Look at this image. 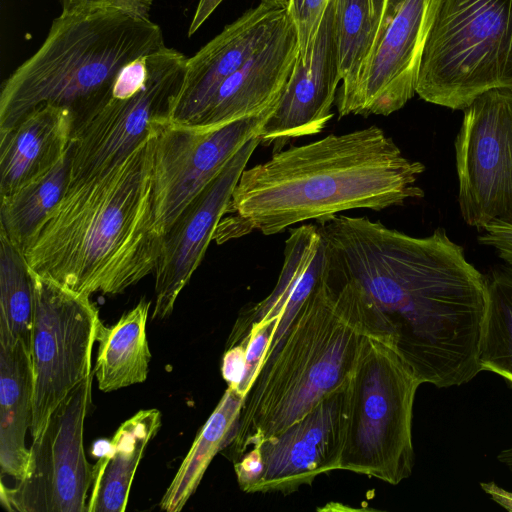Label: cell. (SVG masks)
<instances>
[{
	"mask_svg": "<svg viewBox=\"0 0 512 512\" xmlns=\"http://www.w3.org/2000/svg\"><path fill=\"white\" fill-rule=\"evenodd\" d=\"M420 385L391 336L368 337L346 385L340 470L391 485L411 475L413 405Z\"/></svg>",
	"mask_w": 512,
	"mask_h": 512,
	"instance_id": "8992f818",
	"label": "cell"
},
{
	"mask_svg": "<svg viewBox=\"0 0 512 512\" xmlns=\"http://www.w3.org/2000/svg\"><path fill=\"white\" fill-rule=\"evenodd\" d=\"M33 278L31 355L35 381L30 433L36 440L52 412L91 374L92 350L101 320L89 296L34 272Z\"/></svg>",
	"mask_w": 512,
	"mask_h": 512,
	"instance_id": "9c48e42d",
	"label": "cell"
},
{
	"mask_svg": "<svg viewBox=\"0 0 512 512\" xmlns=\"http://www.w3.org/2000/svg\"><path fill=\"white\" fill-rule=\"evenodd\" d=\"M298 55L296 30L288 17L267 43L220 85L192 127L210 130L271 112Z\"/></svg>",
	"mask_w": 512,
	"mask_h": 512,
	"instance_id": "ac0fdd59",
	"label": "cell"
},
{
	"mask_svg": "<svg viewBox=\"0 0 512 512\" xmlns=\"http://www.w3.org/2000/svg\"><path fill=\"white\" fill-rule=\"evenodd\" d=\"M34 313L33 272L23 251L0 229V345L21 342L31 352Z\"/></svg>",
	"mask_w": 512,
	"mask_h": 512,
	"instance_id": "484cf974",
	"label": "cell"
},
{
	"mask_svg": "<svg viewBox=\"0 0 512 512\" xmlns=\"http://www.w3.org/2000/svg\"><path fill=\"white\" fill-rule=\"evenodd\" d=\"M345 404L346 386L256 447L264 468L254 493L290 494L319 475L340 470Z\"/></svg>",
	"mask_w": 512,
	"mask_h": 512,
	"instance_id": "9a60e30c",
	"label": "cell"
},
{
	"mask_svg": "<svg viewBox=\"0 0 512 512\" xmlns=\"http://www.w3.org/2000/svg\"><path fill=\"white\" fill-rule=\"evenodd\" d=\"M438 0H383L378 30L352 95L337 105L340 117L388 116L415 94L425 41Z\"/></svg>",
	"mask_w": 512,
	"mask_h": 512,
	"instance_id": "4fadbf2b",
	"label": "cell"
},
{
	"mask_svg": "<svg viewBox=\"0 0 512 512\" xmlns=\"http://www.w3.org/2000/svg\"><path fill=\"white\" fill-rule=\"evenodd\" d=\"M481 371L512 385V266H496L486 276V308L479 344Z\"/></svg>",
	"mask_w": 512,
	"mask_h": 512,
	"instance_id": "83f0119b",
	"label": "cell"
},
{
	"mask_svg": "<svg viewBox=\"0 0 512 512\" xmlns=\"http://www.w3.org/2000/svg\"><path fill=\"white\" fill-rule=\"evenodd\" d=\"M150 305V301L142 298L115 324L100 323L94 374L101 391H116L147 379L151 360L146 334Z\"/></svg>",
	"mask_w": 512,
	"mask_h": 512,
	"instance_id": "603a6c76",
	"label": "cell"
},
{
	"mask_svg": "<svg viewBox=\"0 0 512 512\" xmlns=\"http://www.w3.org/2000/svg\"><path fill=\"white\" fill-rule=\"evenodd\" d=\"M383 0H335V36L342 86L337 105L354 92L378 30Z\"/></svg>",
	"mask_w": 512,
	"mask_h": 512,
	"instance_id": "4316f807",
	"label": "cell"
},
{
	"mask_svg": "<svg viewBox=\"0 0 512 512\" xmlns=\"http://www.w3.org/2000/svg\"><path fill=\"white\" fill-rule=\"evenodd\" d=\"M187 57L174 48L153 53L149 77L137 91L108 96L74 120L69 143L70 183L91 177L126 158L168 120L186 71Z\"/></svg>",
	"mask_w": 512,
	"mask_h": 512,
	"instance_id": "ba28073f",
	"label": "cell"
},
{
	"mask_svg": "<svg viewBox=\"0 0 512 512\" xmlns=\"http://www.w3.org/2000/svg\"><path fill=\"white\" fill-rule=\"evenodd\" d=\"M424 170L378 126L281 149L242 172L213 240L271 236L348 210L400 206L423 197L416 183Z\"/></svg>",
	"mask_w": 512,
	"mask_h": 512,
	"instance_id": "7a4b0ae2",
	"label": "cell"
},
{
	"mask_svg": "<svg viewBox=\"0 0 512 512\" xmlns=\"http://www.w3.org/2000/svg\"><path fill=\"white\" fill-rule=\"evenodd\" d=\"M69 183L68 148L65 156L47 174L1 198L0 229L23 253L63 198Z\"/></svg>",
	"mask_w": 512,
	"mask_h": 512,
	"instance_id": "d4e9b609",
	"label": "cell"
},
{
	"mask_svg": "<svg viewBox=\"0 0 512 512\" xmlns=\"http://www.w3.org/2000/svg\"><path fill=\"white\" fill-rule=\"evenodd\" d=\"M492 89L512 90V0H438L416 94L464 110Z\"/></svg>",
	"mask_w": 512,
	"mask_h": 512,
	"instance_id": "52a82bcc",
	"label": "cell"
},
{
	"mask_svg": "<svg viewBox=\"0 0 512 512\" xmlns=\"http://www.w3.org/2000/svg\"><path fill=\"white\" fill-rule=\"evenodd\" d=\"M259 144L258 134L248 140L164 234L155 269L153 319L163 320L172 313L180 292L188 284L213 240L240 176Z\"/></svg>",
	"mask_w": 512,
	"mask_h": 512,
	"instance_id": "5bb4252c",
	"label": "cell"
},
{
	"mask_svg": "<svg viewBox=\"0 0 512 512\" xmlns=\"http://www.w3.org/2000/svg\"><path fill=\"white\" fill-rule=\"evenodd\" d=\"M261 2L275 8L286 10L288 9L290 4V0H262Z\"/></svg>",
	"mask_w": 512,
	"mask_h": 512,
	"instance_id": "d590c367",
	"label": "cell"
},
{
	"mask_svg": "<svg viewBox=\"0 0 512 512\" xmlns=\"http://www.w3.org/2000/svg\"><path fill=\"white\" fill-rule=\"evenodd\" d=\"M497 460L512 472V446L503 449L497 455Z\"/></svg>",
	"mask_w": 512,
	"mask_h": 512,
	"instance_id": "e575fe53",
	"label": "cell"
},
{
	"mask_svg": "<svg viewBox=\"0 0 512 512\" xmlns=\"http://www.w3.org/2000/svg\"><path fill=\"white\" fill-rule=\"evenodd\" d=\"M324 266L325 241L317 223L290 228L275 287L263 300L246 306L240 312L229 336L237 337L253 329L266 328L271 341L264 363L274 352L296 311L320 280Z\"/></svg>",
	"mask_w": 512,
	"mask_h": 512,
	"instance_id": "d6986e66",
	"label": "cell"
},
{
	"mask_svg": "<svg viewBox=\"0 0 512 512\" xmlns=\"http://www.w3.org/2000/svg\"><path fill=\"white\" fill-rule=\"evenodd\" d=\"M455 155L465 223L512 225V90H489L464 109Z\"/></svg>",
	"mask_w": 512,
	"mask_h": 512,
	"instance_id": "30bf717a",
	"label": "cell"
},
{
	"mask_svg": "<svg viewBox=\"0 0 512 512\" xmlns=\"http://www.w3.org/2000/svg\"><path fill=\"white\" fill-rule=\"evenodd\" d=\"M334 19L330 0L309 51L303 60L297 57L280 99L257 131L260 144L279 151L290 139L320 133L333 117L341 81Z\"/></svg>",
	"mask_w": 512,
	"mask_h": 512,
	"instance_id": "2e32d148",
	"label": "cell"
},
{
	"mask_svg": "<svg viewBox=\"0 0 512 512\" xmlns=\"http://www.w3.org/2000/svg\"><path fill=\"white\" fill-rule=\"evenodd\" d=\"M233 464L241 490L247 493H254L264 468L258 448L247 451Z\"/></svg>",
	"mask_w": 512,
	"mask_h": 512,
	"instance_id": "f546056e",
	"label": "cell"
},
{
	"mask_svg": "<svg viewBox=\"0 0 512 512\" xmlns=\"http://www.w3.org/2000/svg\"><path fill=\"white\" fill-rule=\"evenodd\" d=\"M288 17L286 9L261 2L188 58L184 79L168 120L177 125L192 126L220 85L265 45Z\"/></svg>",
	"mask_w": 512,
	"mask_h": 512,
	"instance_id": "e0dca14e",
	"label": "cell"
},
{
	"mask_svg": "<svg viewBox=\"0 0 512 512\" xmlns=\"http://www.w3.org/2000/svg\"><path fill=\"white\" fill-rule=\"evenodd\" d=\"M152 3L62 12L38 50L2 84L0 133L44 105L66 108L76 119L102 102L122 67L165 45L150 19Z\"/></svg>",
	"mask_w": 512,
	"mask_h": 512,
	"instance_id": "5b68a950",
	"label": "cell"
},
{
	"mask_svg": "<svg viewBox=\"0 0 512 512\" xmlns=\"http://www.w3.org/2000/svg\"><path fill=\"white\" fill-rule=\"evenodd\" d=\"M330 0H290L287 9L297 35L299 55L303 60L309 51Z\"/></svg>",
	"mask_w": 512,
	"mask_h": 512,
	"instance_id": "f1b7e54d",
	"label": "cell"
},
{
	"mask_svg": "<svg viewBox=\"0 0 512 512\" xmlns=\"http://www.w3.org/2000/svg\"><path fill=\"white\" fill-rule=\"evenodd\" d=\"M88 375L52 412L30 448L28 473L12 488L1 485V503L19 512H87L92 470L84 452V423L91 404Z\"/></svg>",
	"mask_w": 512,
	"mask_h": 512,
	"instance_id": "8fae6325",
	"label": "cell"
},
{
	"mask_svg": "<svg viewBox=\"0 0 512 512\" xmlns=\"http://www.w3.org/2000/svg\"><path fill=\"white\" fill-rule=\"evenodd\" d=\"M154 133L115 165L69 183L24 251L34 273L90 297L122 293L155 272Z\"/></svg>",
	"mask_w": 512,
	"mask_h": 512,
	"instance_id": "3957f363",
	"label": "cell"
},
{
	"mask_svg": "<svg viewBox=\"0 0 512 512\" xmlns=\"http://www.w3.org/2000/svg\"><path fill=\"white\" fill-rule=\"evenodd\" d=\"M480 486L482 490L489 495V497L495 501L498 505L512 512V492L505 490L504 488L497 485L495 482H481Z\"/></svg>",
	"mask_w": 512,
	"mask_h": 512,
	"instance_id": "d6a6232c",
	"label": "cell"
},
{
	"mask_svg": "<svg viewBox=\"0 0 512 512\" xmlns=\"http://www.w3.org/2000/svg\"><path fill=\"white\" fill-rule=\"evenodd\" d=\"M134 0H61L62 12H77L112 3Z\"/></svg>",
	"mask_w": 512,
	"mask_h": 512,
	"instance_id": "836d02e7",
	"label": "cell"
},
{
	"mask_svg": "<svg viewBox=\"0 0 512 512\" xmlns=\"http://www.w3.org/2000/svg\"><path fill=\"white\" fill-rule=\"evenodd\" d=\"M161 427L157 409L140 410L123 422L92 470L87 512H124L134 475Z\"/></svg>",
	"mask_w": 512,
	"mask_h": 512,
	"instance_id": "7402d4cb",
	"label": "cell"
},
{
	"mask_svg": "<svg viewBox=\"0 0 512 512\" xmlns=\"http://www.w3.org/2000/svg\"><path fill=\"white\" fill-rule=\"evenodd\" d=\"M271 112L210 130L177 125L169 120L157 125L152 217L153 227L162 238L187 205L257 134Z\"/></svg>",
	"mask_w": 512,
	"mask_h": 512,
	"instance_id": "7c38bea8",
	"label": "cell"
},
{
	"mask_svg": "<svg viewBox=\"0 0 512 512\" xmlns=\"http://www.w3.org/2000/svg\"><path fill=\"white\" fill-rule=\"evenodd\" d=\"M223 0H199L191 20L188 36L191 37L211 16Z\"/></svg>",
	"mask_w": 512,
	"mask_h": 512,
	"instance_id": "1f68e13d",
	"label": "cell"
},
{
	"mask_svg": "<svg viewBox=\"0 0 512 512\" xmlns=\"http://www.w3.org/2000/svg\"><path fill=\"white\" fill-rule=\"evenodd\" d=\"M316 223L326 265L359 287L421 384L460 386L481 372L486 276L443 228L415 237L341 213Z\"/></svg>",
	"mask_w": 512,
	"mask_h": 512,
	"instance_id": "6da1fadb",
	"label": "cell"
},
{
	"mask_svg": "<svg viewBox=\"0 0 512 512\" xmlns=\"http://www.w3.org/2000/svg\"><path fill=\"white\" fill-rule=\"evenodd\" d=\"M242 402L243 396L228 387L164 493L160 501L162 510L179 512L194 494L212 459L231 442Z\"/></svg>",
	"mask_w": 512,
	"mask_h": 512,
	"instance_id": "cb8c5ba5",
	"label": "cell"
},
{
	"mask_svg": "<svg viewBox=\"0 0 512 512\" xmlns=\"http://www.w3.org/2000/svg\"><path fill=\"white\" fill-rule=\"evenodd\" d=\"M31 352L21 342L0 345V467L2 474L22 480L28 473L34 400Z\"/></svg>",
	"mask_w": 512,
	"mask_h": 512,
	"instance_id": "44dd1931",
	"label": "cell"
},
{
	"mask_svg": "<svg viewBox=\"0 0 512 512\" xmlns=\"http://www.w3.org/2000/svg\"><path fill=\"white\" fill-rule=\"evenodd\" d=\"M74 120L70 110L44 105L0 133L1 198L38 180L60 162L67 152Z\"/></svg>",
	"mask_w": 512,
	"mask_h": 512,
	"instance_id": "ffe728a7",
	"label": "cell"
},
{
	"mask_svg": "<svg viewBox=\"0 0 512 512\" xmlns=\"http://www.w3.org/2000/svg\"><path fill=\"white\" fill-rule=\"evenodd\" d=\"M479 242L493 247L498 256L512 266V225L491 224L482 230Z\"/></svg>",
	"mask_w": 512,
	"mask_h": 512,
	"instance_id": "4dcf8cb0",
	"label": "cell"
},
{
	"mask_svg": "<svg viewBox=\"0 0 512 512\" xmlns=\"http://www.w3.org/2000/svg\"><path fill=\"white\" fill-rule=\"evenodd\" d=\"M374 334L387 335L359 288L324 266L245 395L226 456L235 463L345 387Z\"/></svg>",
	"mask_w": 512,
	"mask_h": 512,
	"instance_id": "277c9868",
	"label": "cell"
}]
</instances>
